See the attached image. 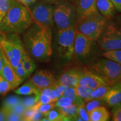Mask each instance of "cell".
I'll list each match as a JSON object with an SVG mask.
<instances>
[{
    "label": "cell",
    "mask_w": 121,
    "mask_h": 121,
    "mask_svg": "<svg viewBox=\"0 0 121 121\" xmlns=\"http://www.w3.org/2000/svg\"><path fill=\"white\" fill-rule=\"evenodd\" d=\"M26 53L39 62H48L52 54V38L47 31L33 22L22 33Z\"/></svg>",
    "instance_id": "cell-1"
},
{
    "label": "cell",
    "mask_w": 121,
    "mask_h": 121,
    "mask_svg": "<svg viewBox=\"0 0 121 121\" xmlns=\"http://www.w3.org/2000/svg\"><path fill=\"white\" fill-rule=\"evenodd\" d=\"M33 22L28 7L13 0L9 11L0 22V33L22 34Z\"/></svg>",
    "instance_id": "cell-2"
},
{
    "label": "cell",
    "mask_w": 121,
    "mask_h": 121,
    "mask_svg": "<svg viewBox=\"0 0 121 121\" xmlns=\"http://www.w3.org/2000/svg\"><path fill=\"white\" fill-rule=\"evenodd\" d=\"M88 69L109 85L121 82V65L108 59L101 58L88 66Z\"/></svg>",
    "instance_id": "cell-3"
},
{
    "label": "cell",
    "mask_w": 121,
    "mask_h": 121,
    "mask_svg": "<svg viewBox=\"0 0 121 121\" xmlns=\"http://www.w3.org/2000/svg\"><path fill=\"white\" fill-rule=\"evenodd\" d=\"M53 20L57 31L75 26V6L67 0H59L54 4Z\"/></svg>",
    "instance_id": "cell-4"
},
{
    "label": "cell",
    "mask_w": 121,
    "mask_h": 121,
    "mask_svg": "<svg viewBox=\"0 0 121 121\" xmlns=\"http://www.w3.org/2000/svg\"><path fill=\"white\" fill-rule=\"evenodd\" d=\"M107 23V19L100 13L76 20V31L97 41Z\"/></svg>",
    "instance_id": "cell-5"
},
{
    "label": "cell",
    "mask_w": 121,
    "mask_h": 121,
    "mask_svg": "<svg viewBox=\"0 0 121 121\" xmlns=\"http://www.w3.org/2000/svg\"><path fill=\"white\" fill-rule=\"evenodd\" d=\"M33 20L47 31L52 38L54 28L53 20L54 4L36 2L28 7Z\"/></svg>",
    "instance_id": "cell-6"
},
{
    "label": "cell",
    "mask_w": 121,
    "mask_h": 121,
    "mask_svg": "<svg viewBox=\"0 0 121 121\" xmlns=\"http://www.w3.org/2000/svg\"><path fill=\"white\" fill-rule=\"evenodd\" d=\"M75 26L57 31L56 47L58 56L64 61H69L74 55Z\"/></svg>",
    "instance_id": "cell-7"
},
{
    "label": "cell",
    "mask_w": 121,
    "mask_h": 121,
    "mask_svg": "<svg viewBox=\"0 0 121 121\" xmlns=\"http://www.w3.org/2000/svg\"><path fill=\"white\" fill-rule=\"evenodd\" d=\"M97 42L104 52L121 49V30L116 24L107 22Z\"/></svg>",
    "instance_id": "cell-8"
},
{
    "label": "cell",
    "mask_w": 121,
    "mask_h": 121,
    "mask_svg": "<svg viewBox=\"0 0 121 121\" xmlns=\"http://www.w3.org/2000/svg\"><path fill=\"white\" fill-rule=\"evenodd\" d=\"M95 48V41L76 31L74 54L78 61L87 62L93 56Z\"/></svg>",
    "instance_id": "cell-9"
},
{
    "label": "cell",
    "mask_w": 121,
    "mask_h": 121,
    "mask_svg": "<svg viewBox=\"0 0 121 121\" xmlns=\"http://www.w3.org/2000/svg\"><path fill=\"white\" fill-rule=\"evenodd\" d=\"M29 81L37 88L42 89L51 86L57 80L54 74L50 71L40 70L36 72Z\"/></svg>",
    "instance_id": "cell-10"
},
{
    "label": "cell",
    "mask_w": 121,
    "mask_h": 121,
    "mask_svg": "<svg viewBox=\"0 0 121 121\" xmlns=\"http://www.w3.org/2000/svg\"><path fill=\"white\" fill-rule=\"evenodd\" d=\"M75 4L76 20L99 13L96 8V0H78Z\"/></svg>",
    "instance_id": "cell-11"
},
{
    "label": "cell",
    "mask_w": 121,
    "mask_h": 121,
    "mask_svg": "<svg viewBox=\"0 0 121 121\" xmlns=\"http://www.w3.org/2000/svg\"><path fill=\"white\" fill-rule=\"evenodd\" d=\"M1 51L2 53L3 63L1 76L10 83V84L11 85L12 88L14 89L19 86V85L22 84V81L15 73L14 69L11 66L5 54L2 52V50L1 49Z\"/></svg>",
    "instance_id": "cell-12"
},
{
    "label": "cell",
    "mask_w": 121,
    "mask_h": 121,
    "mask_svg": "<svg viewBox=\"0 0 121 121\" xmlns=\"http://www.w3.org/2000/svg\"><path fill=\"white\" fill-rule=\"evenodd\" d=\"M84 69L78 68L68 69L60 76L56 82L67 87H75L82 75Z\"/></svg>",
    "instance_id": "cell-13"
},
{
    "label": "cell",
    "mask_w": 121,
    "mask_h": 121,
    "mask_svg": "<svg viewBox=\"0 0 121 121\" xmlns=\"http://www.w3.org/2000/svg\"><path fill=\"white\" fill-rule=\"evenodd\" d=\"M78 85L86 86L92 89L104 85H109L107 82L88 69H84L82 75L80 78Z\"/></svg>",
    "instance_id": "cell-14"
},
{
    "label": "cell",
    "mask_w": 121,
    "mask_h": 121,
    "mask_svg": "<svg viewBox=\"0 0 121 121\" xmlns=\"http://www.w3.org/2000/svg\"><path fill=\"white\" fill-rule=\"evenodd\" d=\"M4 35L10 44L13 57L20 62L22 56L26 52L24 48V45L22 40L19 37V35L16 34Z\"/></svg>",
    "instance_id": "cell-15"
},
{
    "label": "cell",
    "mask_w": 121,
    "mask_h": 121,
    "mask_svg": "<svg viewBox=\"0 0 121 121\" xmlns=\"http://www.w3.org/2000/svg\"><path fill=\"white\" fill-rule=\"evenodd\" d=\"M103 100L109 107H113L121 103V82L112 85L111 87L103 98Z\"/></svg>",
    "instance_id": "cell-16"
},
{
    "label": "cell",
    "mask_w": 121,
    "mask_h": 121,
    "mask_svg": "<svg viewBox=\"0 0 121 121\" xmlns=\"http://www.w3.org/2000/svg\"><path fill=\"white\" fill-rule=\"evenodd\" d=\"M96 6L100 14L107 20L110 19L114 14L115 8L110 0H96Z\"/></svg>",
    "instance_id": "cell-17"
},
{
    "label": "cell",
    "mask_w": 121,
    "mask_h": 121,
    "mask_svg": "<svg viewBox=\"0 0 121 121\" xmlns=\"http://www.w3.org/2000/svg\"><path fill=\"white\" fill-rule=\"evenodd\" d=\"M90 121H107L109 119V113L104 106H99L89 113Z\"/></svg>",
    "instance_id": "cell-18"
},
{
    "label": "cell",
    "mask_w": 121,
    "mask_h": 121,
    "mask_svg": "<svg viewBox=\"0 0 121 121\" xmlns=\"http://www.w3.org/2000/svg\"><path fill=\"white\" fill-rule=\"evenodd\" d=\"M78 106L73 103L65 107H57L59 112L65 118L66 121H76Z\"/></svg>",
    "instance_id": "cell-19"
},
{
    "label": "cell",
    "mask_w": 121,
    "mask_h": 121,
    "mask_svg": "<svg viewBox=\"0 0 121 121\" xmlns=\"http://www.w3.org/2000/svg\"><path fill=\"white\" fill-rule=\"evenodd\" d=\"M15 93L19 95H38L39 89L37 88L30 81L22 85L15 90Z\"/></svg>",
    "instance_id": "cell-20"
},
{
    "label": "cell",
    "mask_w": 121,
    "mask_h": 121,
    "mask_svg": "<svg viewBox=\"0 0 121 121\" xmlns=\"http://www.w3.org/2000/svg\"><path fill=\"white\" fill-rule=\"evenodd\" d=\"M75 87L77 95L79 96L84 101V102H87L93 99L91 98V93L93 89L86 86L78 85H77Z\"/></svg>",
    "instance_id": "cell-21"
},
{
    "label": "cell",
    "mask_w": 121,
    "mask_h": 121,
    "mask_svg": "<svg viewBox=\"0 0 121 121\" xmlns=\"http://www.w3.org/2000/svg\"><path fill=\"white\" fill-rule=\"evenodd\" d=\"M61 96L69 98L73 101V103L76 104L78 106L84 104V101L79 96H78L76 93L75 87H67L62 94Z\"/></svg>",
    "instance_id": "cell-22"
},
{
    "label": "cell",
    "mask_w": 121,
    "mask_h": 121,
    "mask_svg": "<svg viewBox=\"0 0 121 121\" xmlns=\"http://www.w3.org/2000/svg\"><path fill=\"white\" fill-rule=\"evenodd\" d=\"M111 86L112 85H104L93 89L91 93L92 99H103L111 87Z\"/></svg>",
    "instance_id": "cell-23"
},
{
    "label": "cell",
    "mask_w": 121,
    "mask_h": 121,
    "mask_svg": "<svg viewBox=\"0 0 121 121\" xmlns=\"http://www.w3.org/2000/svg\"><path fill=\"white\" fill-rule=\"evenodd\" d=\"M21 102H22V99H20L19 96H13V95L9 96L4 99L2 109L6 113L12 107L20 103Z\"/></svg>",
    "instance_id": "cell-24"
},
{
    "label": "cell",
    "mask_w": 121,
    "mask_h": 121,
    "mask_svg": "<svg viewBox=\"0 0 121 121\" xmlns=\"http://www.w3.org/2000/svg\"><path fill=\"white\" fill-rule=\"evenodd\" d=\"M103 55L104 58L112 60L121 65V49L105 51Z\"/></svg>",
    "instance_id": "cell-25"
},
{
    "label": "cell",
    "mask_w": 121,
    "mask_h": 121,
    "mask_svg": "<svg viewBox=\"0 0 121 121\" xmlns=\"http://www.w3.org/2000/svg\"><path fill=\"white\" fill-rule=\"evenodd\" d=\"M22 67L29 76L32 74L36 69V65L34 60L29 56L28 53L24 57V61L22 62Z\"/></svg>",
    "instance_id": "cell-26"
},
{
    "label": "cell",
    "mask_w": 121,
    "mask_h": 121,
    "mask_svg": "<svg viewBox=\"0 0 121 121\" xmlns=\"http://www.w3.org/2000/svg\"><path fill=\"white\" fill-rule=\"evenodd\" d=\"M55 109L53 108L48 112L46 117L49 121H66L65 118L60 114L57 107Z\"/></svg>",
    "instance_id": "cell-27"
},
{
    "label": "cell",
    "mask_w": 121,
    "mask_h": 121,
    "mask_svg": "<svg viewBox=\"0 0 121 121\" xmlns=\"http://www.w3.org/2000/svg\"><path fill=\"white\" fill-rule=\"evenodd\" d=\"M104 103L105 102L103 99H91L87 102L86 104H84L85 108L89 114L96 107L104 105Z\"/></svg>",
    "instance_id": "cell-28"
},
{
    "label": "cell",
    "mask_w": 121,
    "mask_h": 121,
    "mask_svg": "<svg viewBox=\"0 0 121 121\" xmlns=\"http://www.w3.org/2000/svg\"><path fill=\"white\" fill-rule=\"evenodd\" d=\"M13 0H0V22L6 14Z\"/></svg>",
    "instance_id": "cell-29"
},
{
    "label": "cell",
    "mask_w": 121,
    "mask_h": 121,
    "mask_svg": "<svg viewBox=\"0 0 121 121\" xmlns=\"http://www.w3.org/2000/svg\"><path fill=\"white\" fill-rule=\"evenodd\" d=\"M38 95H34V96H28L22 99V103L26 108L34 107L38 101Z\"/></svg>",
    "instance_id": "cell-30"
},
{
    "label": "cell",
    "mask_w": 121,
    "mask_h": 121,
    "mask_svg": "<svg viewBox=\"0 0 121 121\" xmlns=\"http://www.w3.org/2000/svg\"><path fill=\"white\" fill-rule=\"evenodd\" d=\"M39 93L47 95L54 102H56L57 99H58L56 92L54 90V89L53 88L52 86L50 87H46V88L39 89Z\"/></svg>",
    "instance_id": "cell-31"
},
{
    "label": "cell",
    "mask_w": 121,
    "mask_h": 121,
    "mask_svg": "<svg viewBox=\"0 0 121 121\" xmlns=\"http://www.w3.org/2000/svg\"><path fill=\"white\" fill-rule=\"evenodd\" d=\"M11 90H13V88L10 83L0 75V94H5Z\"/></svg>",
    "instance_id": "cell-32"
},
{
    "label": "cell",
    "mask_w": 121,
    "mask_h": 121,
    "mask_svg": "<svg viewBox=\"0 0 121 121\" xmlns=\"http://www.w3.org/2000/svg\"><path fill=\"white\" fill-rule=\"evenodd\" d=\"M73 103V101L67 96H61L56 102V107H65Z\"/></svg>",
    "instance_id": "cell-33"
},
{
    "label": "cell",
    "mask_w": 121,
    "mask_h": 121,
    "mask_svg": "<svg viewBox=\"0 0 121 121\" xmlns=\"http://www.w3.org/2000/svg\"><path fill=\"white\" fill-rule=\"evenodd\" d=\"M55 103L56 102H52L50 103L41 104V105L39 106L38 109L40 112L43 113V114L44 115L45 117H46L47 115L48 114V112H49L50 110L56 107Z\"/></svg>",
    "instance_id": "cell-34"
},
{
    "label": "cell",
    "mask_w": 121,
    "mask_h": 121,
    "mask_svg": "<svg viewBox=\"0 0 121 121\" xmlns=\"http://www.w3.org/2000/svg\"><path fill=\"white\" fill-rule=\"evenodd\" d=\"M113 121H121V103L113 107Z\"/></svg>",
    "instance_id": "cell-35"
},
{
    "label": "cell",
    "mask_w": 121,
    "mask_h": 121,
    "mask_svg": "<svg viewBox=\"0 0 121 121\" xmlns=\"http://www.w3.org/2000/svg\"><path fill=\"white\" fill-rule=\"evenodd\" d=\"M84 104L78 106L77 115L82 118L84 121H89V116L85 108Z\"/></svg>",
    "instance_id": "cell-36"
},
{
    "label": "cell",
    "mask_w": 121,
    "mask_h": 121,
    "mask_svg": "<svg viewBox=\"0 0 121 121\" xmlns=\"http://www.w3.org/2000/svg\"><path fill=\"white\" fill-rule=\"evenodd\" d=\"M6 121H21L24 120L22 115L17 114L12 111H9L6 112Z\"/></svg>",
    "instance_id": "cell-37"
},
{
    "label": "cell",
    "mask_w": 121,
    "mask_h": 121,
    "mask_svg": "<svg viewBox=\"0 0 121 121\" xmlns=\"http://www.w3.org/2000/svg\"><path fill=\"white\" fill-rule=\"evenodd\" d=\"M37 109H36L34 107L25 109V111H24V112L22 115L23 120L26 121H30V119H31V117L34 114L35 111Z\"/></svg>",
    "instance_id": "cell-38"
},
{
    "label": "cell",
    "mask_w": 121,
    "mask_h": 121,
    "mask_svg": "<svg viewBox=\"0 0 121 121\" xmlns=\"http://www.w3.org/2000/svg\"><path fill=\"white\" fill-rule=\"evenodd\" d=\"M14 70L15 73H16L17 76L22 80V82H23L25 79L28 78L30 76L28 75V73H27L26 71L24 69L23 67L16 68V69H14Z\"/></svg>",
    "instance_id": "cell-39"
},
{
    "label": "cell",
    "mask_w": 121,
    "mask_h": 121,
    "mask_svg": "<svg viewBox=\"0 0 121 121\" xmlns=\"http://www.w3.org/2000/svg\"><path fill=\"white\" fill-rule=\"evenodd\" d=\"M25 109H26V108L24 107L23 104H22V102H21L20 103L17 104V105L12 107V108L10 109L9 111H12L13 112H15L17 113V114H19L22 116V114H23V113L24 112V111H25Z\"/></svg>",
    "instance_id": "cell-40"
},
{
    "label": "cell",
    "mask_w": 121,
    "mask_h": 121,
    "mask_svg": "<svg viewBox=\"0 0 121 121\" xmlns=\"http://www.w3.org/2000/svg\"><path fill=\"white\" fill-rule=\"evenodd\" d=\"M44 117V115L43 113L40 112L38 109H37L35 111L34 114H33L31 119H30V121H42V119Z\"/></svg>",
    "instance_id": "cell-41"
},
{
    "label": "cell",
    "mask_w": 121,
    "mask_h": 121,
    "mask_svg": "<svg viewBox=\"0 0 121 121\" xmlns=\"http://www.w3.org/2000/svg\"><path fill=\"white\" fill-rule=\"evenodd\" d=\"M15 1H17V2L28 7L35 3L37 1V0H15Z\"/></svg>",
    "instance_id": "cell-42"
},
{
    "label": "cell",
    "mask_w": 121,
    "mask_h": 121,
    "mask_svg": "<svg viewBox=\"0 0 121 121\" xmlns=\"http://www.w3.org/2000/svg\"><path fill=\"white\" fill-rule=\"evenodd\" d=\"M117 11L121 13V0H110Z\"/></svg>",
    "instance_id": "cell-43"
},
{
    "label": "cell",
    "mask_w": 121,
    "mask_h": 121,
    "mask_svg": "<svg viewBox=\"0 0 121 121\" xmlns=\"http://www.w3.org/2000/svg\"><path fill=\"white\" fill-rule=\"evenodd\" d=\"M6 121V113L1 109L0 110V121Z\"/></svg>",
    "instance_id": "cell-44"
},
{
    "label": "cell",
    "mask_w": 121,
    "mask_h": 121,
    "mask_svg": "<svg viewBox=\"0 0 121 121\" xmlns=\"http://www.w3.org/2000/svg\"><path fill=\"white\" fill-rule=\"evenodd\" d=\"M38 1H40V2L48 3V4H55L57 2H58L59 0H38Z\"/></svg>",
    "instance_id": "cell-45"
},
{
    "label": "cell",
    "mask_w": 121,
    "mask_h": 121,
    "mask_svg": "<svg viewBox=\"0 0 121 121\" xmlns=\"http://www.w3.org/2000/svg\"><path fill=\"white\" fill-rule=\"evenodd\" d=\"M2 53H1V49H0V75H1L2 73Z\"/></svg>",
    "instance_id": "cell-46"
},
{
    "label": "cell",
    "mask_w": 121,
    "mask_h": 121,
    "mask_svg": "<svg viewBox=\"0 0 121 121\" xmlns=\"http://www.w3.org/2000/svg\"><path fill=\"white\" fill-rule=\"evenodd\" d=\"M117 26L119 27L121 30V14L118 15L117 17Z\"/></svg>",
    "instance_id": "cell-47"
},
{
    "label": "cell",
    "mask_w": 121,
    "mask_h": 121,
    "mask_svg": "<svg viewBox=\"0 0 121 121\" xmlns=\"http://www.w3.org/2000/svg\"><path fill=\"white\" fill-rule=\"evenodd\" d=\"M67 1H69V2H73V3H76L77 1H78V0H67Z\"/></svg>",
    "instance_id": "cell-48"
}]
</instances>
